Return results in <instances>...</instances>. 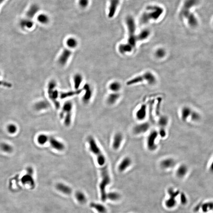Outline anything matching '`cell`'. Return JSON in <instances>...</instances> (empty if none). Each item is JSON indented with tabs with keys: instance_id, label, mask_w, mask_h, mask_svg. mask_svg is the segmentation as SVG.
Wrapping results in <instances>:
<instances>
[{
	"instance_id": "cell-1",
	"label": "cell",
	"mask_w": 213,
	"mask_h": 213,
	"mask_svg": "<svg viewBox=\"0 0 213 213\" xmlns=\"http://www.w3.org/2000/svg\"><path fill=\"white\" fill-rule=\"evenodd\" d=\"M164 12L162 7L156 5L147 6L141 17V23L146 24L151 20H157Z\"/></svg>"
},
{
	"instance_id": "cell-2",
	"label": "cell",
	"mask_w": 213,
	"mask_h": 213,
	"mask_svg": "<svg viewBox=\"0 0 213 213\" xmlns=\"http://www.w3.org/2000/svg\"><path fill=\"white\" fill-rule=\"evenodd\" d=\"M90 151L96 156L97 163L100 166H104L106 163V159L105 155L102 152L98 146L95 140L92 137L88 139Z\"/></svg>"
},
{
	"instance_id": "cell-3",
	"label": "cell",
	"mask_w": 213,
	"mask_h": 213,
	"mask_svg": "<svg viewBox=\"0 0 213 213\" xmlns=\"http://www.w3.org/2000/svg\"><path fill=\"white\" fill-rule=\"evenodd\" d=\"M125 22L129 34L127 43L134 48L135 46L137 41V36L135 35L136 30L135 22L132 16H128L125 19Z\"/></svg>"
},
{
	"instance_id": "cell-4",
	"label": "cell",
	"mask_w": 213,
	"mask_h": 213,
	"mask_svg": "<svg viewBox=\"0 0 213 213\" xmlns=\"http://www.w3.org/2000/svg\"><path fill=\"white\" fill-rule=\"evenodd\" d=\"M101 174L102 180L99 185V188L101 193L102 201L103 202H105L107 198L105 188L106 186L109 184L111 182V178L107 165H105L101 169Z\"/></svg>"
},
{
	"instance_id": "cell-5",
	"label": "cell",
	"mask_w": 213,
	"mask_h": 213,
	"mask_svg": "<svg viewBox=\"0 0 213 213\" xmlns=\"http://www.w3.org/2000/svg\"><path fill=\"white\" fill-rule=\"evenodd\" d=\"M57 84L55 80H50L47 86V92L49 98L51 101L57 109H59L60 106V103L58 101L59 97L60 92L57 89Z\"/></svg>"
},
{
	"instance_id": "cell-6",
	"label": "cell",
	"mask_w": 213,
	"mask_h": 213,
	"mask_svg": "<svg viewBox=\"0 0 213 213\" xmlns=\"http://www.w3.org/2000/svg\"><path fill=\"white\" fill-rule=\"evenodd\" d=\"M145 81L150 85H153L156 83V77L151 72H146L142 75L137 76L128 80L126 83V85L128 86H131Z\"/></svg>"
},
{
	"instance_id": "cell-7",
	"label": "cell",
	"mask_w": 213,
	"mask_h": 213,
	"mask_svg": "<svg viewBox=\"0 0 213 213\" xmlns=\"http://www.w3.org/2000/svg\"><path fill=\"white\" fill-rule=\"evenodd\" d=\"M159 134L157 130H152L150 132L146 138V144L148 150L153 152L158 148L156 140L158 138Z\"/></svg>"
},
{
	"instance_id": "cell-8",
	"label": "cell",
	"mask_w": 213,
	"mask_h": 213,
	"mask_svg": "<svg viewBox=\"0 0 213 213\" xmlns=\"http://www.w3.org/2000/svg\"><path fill=\"white\" fill-rule=\"evenodd\" d=\"M72 51L69 49H64L58 58V62L62 66H66L72 57Z\"/></svg>"
},
{
	"instance_id": "cell-9",
	"label": "cell",
	"mask_w": 213,
	"mask_h": 213,
	"mask_svg": "<svg viewBox=\"0 0 213 213\" xmlns=\"http://www.w3.org/2000/svg\"><path fill=\"white\" fill-rule=\"evenodd\" d=\"M151 125L148 122H143L136 124L133 128V132L136 135L143 134L150 130Z\"/></svg>"
},
{
	"instance_id": "cell-10",
	"label": "cell",
	"mask_w": 213,
	"mask_h": 213,
	"mask_svg": "<svg viewBox=\"0 0 213 213\" xmlns=\"http://www.w3.org/2000/svg\"><path fill=\"white\" fill-rule=\"evenodd\" d=\"M180 16L186 19L188 24L192 27H195L198 24V22L196 17L190 11H181Z\"/></svg>"
},
{
	"instance_id": "cell-11",
	"label": "cell",
	"mask_w": 213,
	"mask_h": 213,
	"mask_svg": "<svg viewBox=\"0 0 213 213\" xmlns=\"http://www.w3.org/2000/svg\"><path fill=\"white\" fill-rule=\"evenodd\" d=\"M83 91H84V93L82 97V101L84 104H86L88 103L91 100L93 95V90L91 85L86 83L83 85Z\"/></svg>"
},
{
	"instance_id": "cell-12",
	"label": "cell",
	"mask_w": 213,
	"mask_h": 213,
	"mask_svg": "<svg viewBox=\"0 0 213 213\" xmlns=\"http://www.w3.org/2000/svg\"><path fill=\"white\" fill-rule=\"evenodd\" d=\"M176 161L175 159L171 157H168L163 159L160 162L159 165L163 169H172L176 166Z\"/></svg>"
},
{
	"instance_id": "cell-13",
	"label": "cell",
	"mask_w": 213,
	"mask_h": 213,
	"mask_svg": "<svg viewBox=\"0 0 213 213\" xmlns=\"http://www.w3.org/2000/svg\"><path fill=\"white\" fill-rule=\"evenodd\" d=\"M199 210L202 213L213 212V201H209L201 202L198 204Z\"/></svg>"
},
{
	"instance_id": "cell-14",
	"label": "cell",
	"mask_w": 213,
	"mask_h": 213,
	"mask_svg": "<svg viewBox=\"0 0 213 213\" xmlns=\"http://www.w3.org/2000/svg\"><path fill=\"white\" fill-rule=\"evenodd\" d=\"M124 140V136L121 132H117L114 136L112 142V148L117 150L120 148Z\"/></svg>"
},
{
	"instance_id": "cell-15",
	"label": "cell",
	"mask_w": 213,
	"mask_h": 213,
	"mask_svg": "<svg viewBox=\"0 0 213 213\" xmlns=\"http://www.w3.org/2000/svg\"><path fill=\"white\" fill-rule=\"evenodd\" d=\"M133 163L132 159L129 156L124 157L120 163L118 170L120 172H123L131 166Z\"/></svg>"
},
{
	"instance_id": "cell-16",
	"label": "cell",
	"mask_w": 213,
	"mask_h": 213,
	"mask_svg": "<svg viewBox=\"0 0 213 213\" xmlns=\"http://www.w3.org/2000/svg\"><path fill=\"white\" fill-rule=\"evenodd\" d=\"M48 141L52 148L57 151H61L64 150V144L53 137H49Z\"/></svg>"
},
{
	"instance_id": "cell-17",
	"label": "cell",
	"mask_w": 213,
	"mask_h": 213,
	"mask_svg": "<svg viewBox=\"0 0 213 213\" xmlns=\"http://www.w3.org/2000/svg\"><path fill=\"white\" fill-rule=\"evenodd\" d=\"M147 114V108L146 104H142L135 113L136 119L139 121H143L146 118Z\"/></svg>"
},
{
	"instance_id": "cell-18",
	"label": "cell",
	"mask_w": 213,
	"mask_h": 213,
	"mask_svg": "<svg viewBox=\"0 0 213 213\" xmlns=\"http://www.w3.org/2000/svg\"><path fill=\"white\" fill-rule=\"evenodd\" d=\"M119 3L120 0H110L108 14V16L109 18H112L114 16Z\"/></svg>"
},
{
	"instance_id": "cell-19",
	"label": "cell",
	"mask_w": 213,
	"mask_h": 213,
	"mask_svg": "<svg viewBox=\"0 0 213 213\" xmlns=\"http://www.w3.org/2000/svg\"><path fill=\"white\" fill-rule=\"evenodd\" d=\"M73 80L75 89H80L83 81V77L82 74L79 73H75L73 76Z\"/></svg>"
},
{
	"instance_id": "cell-20",
	"label": "cell",
	"mask_w": 213,
	"mask_h": 213,
	"mask_svg": "<svg viewBox=\"0 0 213 213\" xmlns=\"http://www.w3.org/2000/svg\"><path fill=\"white\" fill-rule=\"evenodd\" d=\"M66 44L67 48L72 50L78 47L79 41L77 38L73 36L69 37L66 40Z\"/></svg>"
},
{
	"instance_id": "cell-21",
	"label": "cell",
	"mask_w": 213,
	"mask_h": 213,
	"mask_svg": "<svg viewBox=\"0 0 213 213\" xmlns=\"http://www.w3.org/2000/svg\"><path fill=\"white\" fill-rule=\"evenodd\" d=\"M188 172V168L185 164H180L176 170V175L179 178H182L186 176Z\"/></svg>"
},
{
	"instance_id": "cell-22",
	"label": "cell",
	"mask_w": 213,
	"mask_h": 213,
	"mask_svg": "<svg viewBox=\"0 0 213 213\" xmlns=\"http://www.w3.org/2000/svg\"><path fill=\"white\" fill-rule=\"evenodd\" d=\"M193 110L188 106H184L181 110L180 115L181 119L183 122L187 121L190 118Z\"/></svg>"
},
{
	"instance_id": "cell-23",
	"label": "cell",
	"mask_w": 213,
	"mask_h": 213,
	"mask_svg": "<svg viewBox=\"0 0 213 213\" xmlns=\"http://www.w3.org/2000/svg\"><path fill=\"white\" fill-rule=\"evenodd\" d=\"M83 91V89L81 88L79 90H75V91H73L60 92L59 97L61 99H66V98L73 97V96L80 94Z\"/></svg>"
},
{
	"instance_id": "cell-24",
	"label": "cell",
	"mask_w": 213,
	"mask_h": 213,
	"mask_svg": "<svg viewBox=\"0 0 213 213\" xmlns=\"http://www.w3.org/2000/svg\"><path fill=\"white\" fill-rule=\"evenodd\" d=\"M40 10V7L38 4H32L27 10V16L28 19H31L35 16Z\"/></svg>"
},
{
	"instance_id": "cell-25",
	"label": "cell",
	"mask_w": 213,
	"mask_h": 213,
	"mask_svg": "<svg viewBox=\"0 0 213 213\" xmlns=\"http://www.w3.org/2000/svg\"><path fill=\"white\" fill-rule=\"evenodd\" d=\"M120 97L119 92H112L108 96L106 102L110 105L115 104Z\"/></svg>"
},
{
	"instance_id": "cell-26",
	"label": "cell",
	"mask_w": 213,
	"mask_h": 213,
	"mask_svg": "<svg viewBox=\"0 0 213 213\" xmlns=\"http://www.w3.org/2000/svg\"><path fill=\"white\" fill-rule=\"evenodd\" d=\"M198 3V0H186L183 3L182 11H190V9Z\"/></svg>"
},
{
	"instance_id": "cell-27",
	"label": "cell",
	"mask_w": 213,
	"mask_h": 213,
	"mask_svg": "<svg viewBox=\"0 0 213 213\" xmlns=\"http://www.w3.org/2000/svg\"><path fill=\"white\" fill-rule=\"evenodd\" d=\"M169 122V119L167 116L162 115L158 118L157 124L159 128H166Z\"/></svg>"
},
{
	"instance_id": "cell-28",
	"label": "cell",
	"mask_w": 213,
	"mask_h": 213,
	"mask_svg": "<svg viewBox=\"0 0 213 213\" xmlns=\"http://www.w3.org/2000/svg\"><path fill=\"white\" fill-rule=\"evenodd\" d=\"M21 182L23 184H28L33 188H34L35 186L34 179L32 175L30 174H28L24 176L21 178Z\"/></svg>"
},
{
	"instance_id": "cell-29",
	"label": "cell",
	"mask_w": 213,
	"mask_h": 213,
	"mask_svg": "<svg viewBox=\"0 0 213 213\" xmlns=\"http://www.w3.org/2000/svg\"><path fill=\"white\" fill-rule=\"evenodd\" d=\"M133 48L128 43L121 44L118 46V49L120 53L124 54L132 51Z\"/></svg>"
},
{
	"instance_id": "cell-30",
	"label": "cell",
	"mask_w": 213,
	"mask_h": 213,
	"mask_svg": "<svg viewBox=\"0 0 213 213\" xmlns=\"http://www.w3.org/2000/svg\"><path fill=\"white\" fill-rule=\"evenodd\" d=\"M56 188L59 191L67 195H70L72 193V191L71 188L63 183H58L57 185Z\"/></svg>"
},
{
	"instance_id": "cell-31",
	"label": "cell",
	"mask_w": 213,
	"mask_h": 213,
	"mask_svg": "<svg viewBox=\"0 0 213 213\" xmlns=\"http://www.w3.org/2000/svg\"><path fill=\"white\" fill-rule=\"evenodd\" d=\"M150 31L148 29H144L141 31L140 33L137 36V41H143L146 40L150 36Z\"/></svg>"
},
{
	"instance_id": "cell-32",
	"label": "cell",
	"mask_w": 213,
	"mask_h": 213,
	"mask_svg": "<svg viewBox=\"0 0 213 213\" xmlns=\"http://www.w3.org/2000/svg\"><path fill=\"white\" fill-rule=\"evenodd\" d=\"M121 88V85L119 82L114 81L110 83L109 88L112 92H118Z\"/></svg>"
},
{
	"instance_id": "cell-33",
	"label": "cell",
	"mask_w": 213,
	"mask_h": 213,
	"mask_svg": "<svg viewBox=\"0 0 213 213\" xmlns=\"http://www.w3.org/2000/svg\"><path fill=\"white\" fill-rule=\"evenodd\" d=\"M37 20L40 23L43 25H47L50 21L49 17L47 14L43 13L38 15Z\"/></svg>"
},
{
	"instance_id": "cell-34",
	"label": "cell",
	"mask_w": 213,
	"mask_h": 213,
	"mask_svg": "<svg viewBox=\"0 0 213 213\" xmlns=\"http://www.w3.org/2000/svg\"><path fill=\"white\" fill-rule=\"evenodd\" d=\"M20 25L23 28H27L28 29L32 28L34 26V22L31 19H24L21 20L20 22Z\"/></svg>"
},
{
	"instance_id": "cell-35",
	"label": "cell",
	"mask_w": 213,
	"mask_h": 213,
	"mask_svg": "<svg viewBox=\"0 0 213 213\" xmlns=\"http://www.w3.org/2000/svg\"><path fill=\"white\" fill-rule=\"evenodd\" d=\"M90 206L92 208H94L99 212V213H106V208L102 205L92 202L90 204Z\"/></svg>"
},
{
	"instance_id": "cell-36",
	"label": "cell",
	"mask_w": 213,
	"mask_h": 213,
	"mask_svg": "<svg viewBox=\"0 0 213 213\" xmlns=\"http://www.w3.org/2000/svg\"><path fill=\"white\" fill-rule=\"evenodd\" d=\"M49 105V104L47 101H41L36 104L35 108L38 110H43L48 108Z\"/></svg>"
},
{
	"instance_id": "cell-37",
	"label": "cell",
	"mask_w": 213,
	"mask_h": 213,
	"mask_svg": "<svg viewBox=\"0 0 213 213\" xmlns=\"http://www.w3.org/2000/svg\"><path fill=\"white\" fill-rule=\"evenodd\" d=\"M49 137L47 135L42 134L39 135L37 138V141L40 145H44L48 141Z\"/></svg>"
},
{
	"instance_id": "cell-38",
	"label": "cell",
	"mask_w": 213,
	"mask_h": 213,
	"mask_svg": "<svg viewBox=\"0 0 213 213\" xmlns=\"http://www.w3.org/2000/svg\"><path fill=\"white\" fill-rule=\"evenodd\" d=\"M76 198L78 202L81 204L85 203L86 201V199L85 195L81 192L78 191L75 193Z\"/></svg>"
},
{
	"instance_id": "cell-39",
	"label": "cell",
	"mask_w": 213,
	"mask_h": 213,
	"mask_svg": "<svg viewBox=\"0 0 213 213\" xmlns=\"http://www.w3.org/2000/svg\"><path fill=\"white\" fill-rule=\"evenodd\" d=\"M189 118L192 121L196 122L199 121L201 119V117L198 112L193 110Z\"/></svg>"
},
{
	"instance_id": "cell-40",
	"label": "cell",
	"mask_w": 213,
	"mask_h": 213,
	"mask_svg": "<svg viewBox=\"0 0 213 213\" xmlns=\"http://www.w3.org/2000/svg\"><path fill=\"white\" fill-rule=\"evenodd\" d=\"M106 197L112 201H117L119 199L120 195L118 193L115 192L110 193L106 195Z\"/></svg>"
},
{
	"instance_id": "cell-41",
	"label": "cell",
	"mask_w": 213,
	"mask_h": 213,
	"mask_svg": "<svg viewBox=\"0 0 213 213\" xmlns=\"http://www.w3.org/2000/svg\"><path fill=\"white\" fill-rule=\"evenodd\" d=\"M165 204L168 208H173L176 205V200H175L174 198L170 197V198L167 200Z\"/></svg>"
},
{
	"instance_id": "cell-42",
	"label": "cell",
	"mask_w": 213,
	"mask_h": 213,
	"mask_svg": "<svg viewBox=\"0 0 213 213\" xmlns=\"http://www.w3.org/2000/svg\"><path fill=\"white\" fill-rule=\"evenodd\" d=\"M1 148L2 150L6 152H10L12 150V148L9 144L6 143H2L1 145Z\"/></svg>"
},
{
	"instance_id": "cell-43",
	"label": "cell",
	"mask_w": 213,
	"mask_h": 213,
	"mask_svg": "<svg viewBox=\"0 0 213 213\" xmlns=\"http://www.w3.org/2000/svg\"><path fill=\"white\" fill-rule=\"evenodd\" d=\"M155 54L157 58H162L165 56L166 51L163 49L159 48L156 50Z\"/></svg>"
},
{
	"instance_id": "cell-44",
	"label": "cell",
	"mask_w": 213,
	"mask_h": 213,
	"mask_svg": "<svg viewBox=\"0 0 213 213\" xmlns=\"http://www.w3.org/2000/svg\"><path fill=\"white\" fill-rule=\"evenodd\" d=\"M89 3V0H79L78 1L79 7L82 8H86L88 6Z\"/></svg>"
},
{
	"instance_id": "cell-45",
	"label": "cell",
	"mask_w": 213,
	"mask_h": 213,
	"mask_svg": "<svg viewBox=\"0 0 213 213\" xmlns=\"http://www.w3.org/2000/svg\"><path fill=\"white\" fill-rule=\"evenodd\" d=\"M17 128L15 125L13 124H9L7 127L8 132L11 134H14L16 132Z\"/></svg>"
},
{
	"instance_id": "cell-46",
	"label": "cell",
	"mask_w": 213,
	"mask_h": 213,
	"mask_svg": "<svg viewBox=\"0 0 213 213\" xmlns=\"http://www.w3.org/2000/svg\"><path fill=\"white\" fill-rule=\"evenodd\" d=\"M158 132L159 136H160L161 138H164L166 137L167 133L166 128H160Z\"/></svg>"
},
{
	"instance_id": "cell-47",
	"label": "cell",
	"mask_w": 213,
	"mask_h": 213,
	"mask_svg": "<svg viewBox=\"0 0 213 213\" xmlns=\"http://www.w3.org/2000/svg\"><path fill=\"white\" fill-rule=\"evenodd\" d=\"M181 200L182 204H186L187 203V202H188V199H187L186 196L183 193L181 194Z\"/></svg>"
},
{
	"instance_id": "cell-48",
	"label": "cell",
	"mask_w": 213,
	"mask_h": 213,
	"mask_svg": "<svg viewBox=\"0 0 213 213\" xmlns=\"http://www.w3.org/2000/svg\"><path fill=\"white\" fill-rule=\"evenodd\" d=\"M0 85H2V86H7V87H10L11 86V85L10 83L1 81H0Z\"/></svg>"
},
{
	"instance_id": "cell-49",
	"label": "cell",
	"mask_w": 213,
	"mask_h": 213,
	"mask_svg": "<svg viewBox=\"0 0 213 213\" xmlns=\"http://www.w3.org/2000/svg\"><path fill=\"white\" fill-rule=\"evenodd\" d=\"M209 170L210 172L213 173V159L210 165L209 166Z\"/></svg>"
},
{
	"instance_id": "cell-50",
	"label": "cell",
	"mask_w": 213,
	"mask_h": 213,
	"mask_svg": "<svg viewBox=\"0 0 213 213\" xmlns=\"http://www.w3.org/2000/svg\"><path fill=\"white\" fill-rule=\"evenodd\" d=\"M4 0H0V5L4 1Z\"/></svg>"
}]
</instances>
